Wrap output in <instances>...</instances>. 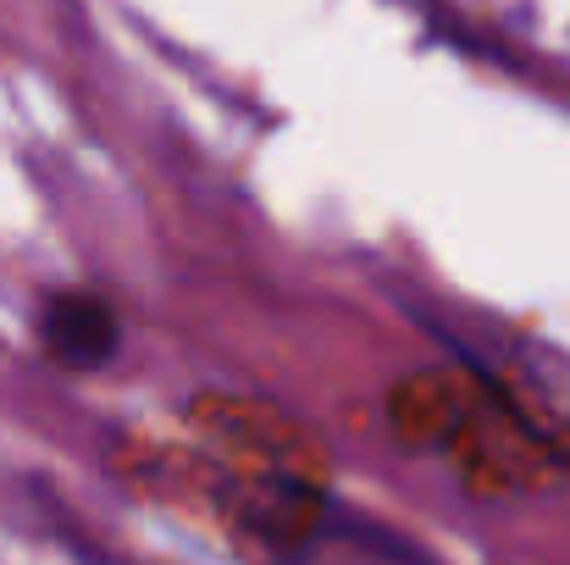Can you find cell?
I'll return each mask as SVG.
<instances>
[{
    "label": "cell",
    "mask_w": 570,
    "mask_h": 565,
    "mask_svg": "<svg viewBox=\"0 0 570 565\" xmlns=\"http://www.w3.org/2000/svg\"><path fill=\"white\" fill-rule=\"evenodd\" d=\"M39 339L45 350L72 367V372H95L111 361L117 350V316L100 294H83V289H67V294H50L45 300V316H39Z\"/></svg>",
    "instance_id": "1"
},
{
    "label": "cell",
    "mask_w": 570,
    "mask_h": 565,
    "mask_svg": "<svg viewBox=\"0 0 570 565\" xmlns=\"http://www.w3.org/2000/svg\"><path fill=\"white\" fill-rule=\"evenodd\" d=\"M95 565H100V561H95Z\"/></svg>",
    "instance_id": "2"
}]
</instances>
